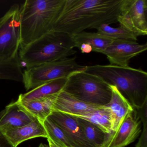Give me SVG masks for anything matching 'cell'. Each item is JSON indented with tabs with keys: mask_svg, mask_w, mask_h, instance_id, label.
Segmentation results:
<instances>
[{
	"mask_svg": "<svg viewBox=\"0 0 147 147\" xmlns=\"http://www.w3.org/2000/svg\"><path fill=\"white\" fill-rule=\"evenodd\" d=\"M65 1L26 0L24 2L20 11V47L52 30Z\"/></svg>",
	"mask_w": 147,
	"mask_h": 147,
	"instance_id": "3",
	"label": "cell"
},
{
	"mask_svg": "<svg viewBox=\"0 0 147 147\" xmlns=\"http://www.w3.org/2000/svg\"><path fill=\"white\" fill-rule=\"evenodd\" d=\"M77 118L78 123L82 135L90 147H102L107 133L92 123Z\"/></svg>",
	"mask_w": 147,
	"mask_h": 147,
	"instance_id": "19",
	"label": "cell"
},
{
	"mask_svg": "<svg viewBox=\"0 0 147 147\" xmlns=\"http://www.w3.org/2000/svg\"><path fill=\"white\" fill-rule=\"evenodd\" d=\"M39 147H49V146L46 144L41 143L39 145Z\"/></svg>",
	"mask_w": 147,
	"mask_h": 147,
	"instance_id": "28",
	"label": "cell"
},
{
	"mask_svg": "<svg viewBox=\"0 0 147 147\" xmlns=\"http://www.w3.org/2000/svg\"><path fill=\"white\" fill-rule=\"evenodd\" d=\"M48 142H49V147H57L50 140L48 139Z\"/></svg>",
	"mask_w": 147,
	"mask_h": 147,
	"instance_id": "27",
	"label": "cell"
},
{
	"mask_svg": "<svg viewBox=\"0 0 147 147\" xmlns=\"http://www.w3.org/2000/svg\"><path fill=\"white\" fill-rule=\"evenodd\" d=\"M20 11L18 5H13L0 19V59L19 57L21 45Z\"/></svg>",
	"mask_w": 147,
	"mask_h": 147,
	"instance_id": "7",
	"label": "cell"
},
{
	"mask_svg": "<svg viewBox=\"0 0 147 147\" xmlns=\"http://www.w3.org/2000/svg\"><path fill=\"white\" fill-rule=\"evenodd\" d=\"M147 49L146 43L140 44L131 40H113L102 54L106 56L111 65L128 67L131 58Z\"/></svg>",
	"mask_w": 147,
	"mask_h": 147,
	"instance_id": "10",
	"label": "cell"
},
{
	"mask_svg": "<svg viewBox=\"0 0 147 147\" xmlns=\"http://www.w3.org/2000/svg\"><path fill=\"white\" fill-rule=\"evenodd\" d=\"M126 0H65L52 30L75 35L118 23Z\"/></svg>",
	"mask_w": 147,
	"mask_h": 147,
	"instance_id": "1",
	"label": "cell"
},
{
	"mask_svg": "<svg viewBox=\"0 0 147 147\" xmlns=\"http://www.w3.org/2000/svg\"><path fill=\"white\" fill-rule=\"evenodd\" d=\"M71 36L75 48H78L83 54L92 52L102 54L113 41L97 32L83 31Z\"/></svg>",
	"mask_w": 147,
	"mask_h": 147,
	"instance_id": "13",
	"label": "cell"
},
{
	"mask_svg": "<svg viewBox=\"0 0 147 147\" xmlns=\"http://www.w3.org/2000/svg\"><path fill=\"white\" fill-rule=\"evenodd\" d=\"M96 30L98 33L113 40H128L136 42L138 40V36L136 34L120 26L114 28L109 25L104 24Z\"/></svg>",
	"mask_w": 147,
	"mask_h": 147,
	"instance_id": "23",
	"label": "cell"
},
{
	"mask_svg": "<svg viewBox=\"0 0 147 147\" xmlns=\"http://www.w3.org/2000/svg\"><path fill=\"white\" fill-rule=\"evenodd\" d=\"M3 134L14 147L32 138L48 137L43 123L37 119L26 125L11 129Z\"/></svg>",
	"mask_w": 147,
	"mask_h": 147,
	"instance_id": "16",
	"label": "cell"
},
{
	"mask_svg": "<svg viewBox=\"0 0 147 147\" xmlns=\"http://www.w3.org/2000/svg\"><path fill=\"white\" fill-rule=\"evenodd\" d=\"M86 72L96 75L115 86L134 109L147 102V73L140 69L116 65L86 66Z\"/></svg>",
	"mask_w": 147,
	"mask_h": 147,
	"instance_id": "2",
	"label": "cell"
},
{
	"mask_svg": "<svg viewBox=\"0 0 147 147\" xmlns=\"http://www.w3.org/2000/svg\"><path fill=\"white\" fill-rule=\"evenodd\" d=\"M0 147H14L0 131Z\"/></svg>",
	"mask_w": 147,
	"mask_h": 147,
	"instance_id": "25",
	"label": "cell"
},
{
	"mask_svg": "<svg viewBox=\"0 0 147 147\" xmlns=\"http://www.w3.org/2000/svg\"><path fill=\"white\" fill-rule=\"evenodd\" d=\"M23 75L19 57L9 60L0 59V80L22 81Z\"/></svg>",
	"mask_w": 147,
	"mask_h": 147,
	"instance_id": "21",
	"label": "cell"
},
{
	"mask_svg": "<svg viewBox=\"0 0 147 147\" xmlns=\"http://www.w3.org/2000/svg\"><path fill=\"white\" fill-rule=\"evenodd\" d=\"M47 138L57 147H72L61 129L48 117L43 122Z\"/></svg>",
	"mask_w": 147,
	"mask_h": 147,
	"instance_id": "22",
	"label": "cell"
},
{
	"mask_svg": "<svg viewBox=\"0 0 147 147\" xmlns=\"http://www.w3.org/2000/svg\"><path fill=\"white\" fill-rule=\"evenodd\" d=\"M70 115L89 121L107 134L112 131V122L111 114L105 107L86 113Z\"/></svg>",
	"mask_w": 147,
	"mask_h": 147,
	"instance_id": "20",
	"label": "cell"
},
{
	"mask_svg": "<svg viewBox=\"0 0 147 147\" xmlns=\"http://www.w3.org/2000/svg\"><path fill=\"white\" fill-rule=\"evenodd\" d=\"M57 94L29 101H17L25 110L43 123L53 111V104Z\"/></svg>",
	"mask_w": 147,
	"mask_h": 147,
	"instance_id": "17",
	"label": "cell"
},
{
	"mask_svg": "<svg viewBox=\"0 0 147 147\" xmlns=\"http://www.w3.org/2000/svg\"><path fill=\"white\" fill-rule=\"evenodd\" d=\"M5 108L6 112L0 120V131L3 133L11 129L26 125L36 119L17 100L10 103Z\"/></svg>",
	"mask_w": 147,
	"mask_h": 147,
	"instance_id": "14",
	"label": "cell"
},
{
	"mask_svg": "<svg viewBox=\"0 0 147 147\" xmlns=\"http://www.w3.org/2000/svg\"><path fill=\"white\" fill-rule=\"evenodd\" d=\"M110 86L111 97L110 102L105 107L111 114L112 122V130L114 131L128 114L134 111V108L116 86L111 85Z\"/></svg>",
	"mask_w": 147,
	"mask_h": 147,
	"instance_id": "15",
	"label": "cell"
},
{
	"mask_svg": "<svg viewBox=\"0 0 147 147\" xmlns=\"http://www.w3.org/2000/svg\"><path fill=\"white\" fill-rule=\"evenodd\" d=\"M86 67L78 64L75 57H68L26 69L22 81L26 90H32L49 82L67 78L74 72L85 70Z\"/></svg>",
	"mask_w": 147,
	"mask_h": 147,
	"instance_id": "6",
	"label": "cell"
},
{
	"mask_svg": "<svg viewBox=\"0 0 147 147\" xmlns=\"http://www.w3.org/2000/svg\"><path fill=\"white\" fill-rule=\"evenodd\" d=\"M67 78L57 79L42 84L19 96L18 101H27L56 94L63 89Z\"/></svg>",
	"mask_w": 147,
	"mask_h": 147,
	"instance_id": "18",
	"label": "cell"
},
{
	"mask_svg": "<svg viewBox=\"0 0 147 147\" xmlns=\"http://www.w3.org/2000/svg\"><path fill=\"white\" fill-rule=\"evenodd\" d=\"M48 117L61 129L72 147H90L82 135L77 117L56 111Z\"/></svg>",
	"mask_w": 147,
	"mask_h": 147,
	"instance_id": "11",
	"label": "cell"
},
{
	"mask_svg": "<svg viewBox=\"0 0 147 147\" xmlns=\"http://www.w3.org/2000/svg\"><path fill=\"white\" fill-rule=\"evenodd\" d=\"M105 107V106L97 105L83 102L62 90L57 94L52 110L53 111L69 115H77L103 109Z\"/></svg>",
	"mask_w": 147,
	"mask_h": 147,
	"instance_id": "12",
	"label": "cell"
},
{
	"mask_svg": "<svg viewBox=\"0 0 147 147\" xmlns=\"http://www.w3.org/2000/svg\"><path fill=\"white\" fill-rule=\"evenodd\" d=\"M6 112V108L0 111V120L1 119L2 117L5 114Z\"/></svg>",
	"mask_w": 147,
	"mask_h": 147,
	"instance_id": "26",
	"label": "cell"
},
{
	"mask_svg": "<svg viewBox=\"0 0 147 147\" xmlns=\"http://www.w3.org/2000/svg\"><path fill=\"white\" fill-rule=\"evenodd\" d=\"M142 123L134 109L126 116L117 130L107 134L102 147H125L130 144L140 136Z\"/></svg>",
	"mask_w": 147,
	"mask_h": 147,
	"instance_id": "9",
	"label": "cell"
},
{
	"mask_svg": "<svg viewBox=\"0 0 147 147\" xmlns=\"http://www.w3.org/2000/svg\"><path fill=\"white\" fill-rule=\"evenodd\" d=\"M147 1L126 0L123 11L119 17L120 26L138 37L147 35Z\"/></svg>",
	"mask_w": 147,
	"mask_h": 147,
	"instance_id": "8",
	"label": "cell"
},
{
	"mask_svg": "<svg viewBox=\"0 0 147 147\" xmlns=\"http://www.w3.org/2000/svg\"><path fill=\"white\" fill-rule=\"evenodd\" d=\"M63 90L83 102L97 105H106L111 97L110 85L99 76L85 70L70 74Z\"/></svg>",
	"mask_w": 147,
	"mask_h": 147,
	"instance_id": "5",
	"label": "cell"
},
{
	"mask_svg": "<svg viewBox=\"0 0 147 147\" xmlns=\"http://www.w3.org/2000/svg\"><path fill=\"white\" fill-rule=\"evenodd\" d=\"M143 129L140 138L135 147H147V121L142 122Z\"/></svg>",
	"mask_w": 147,
	"mask_h": 147,
	"instance_id": "24",
	"label": "cell"
},
{
	"mask_svg": "<svg viewBox=\"0 0 147 147\" xmlns=\"http://www.w3.org/2000/svg\"><path fill=\"white\" fill-rule=\"evenodd\" d=\"M72 36L51 31L26 46L20 47L19 58L26 69L68 58L76 53Z\"/></svg>",
	"mask_w": 147,
	"mask_h": 147,
	"instance_id": "4",
	"label": "cell"
}]
</instances>
